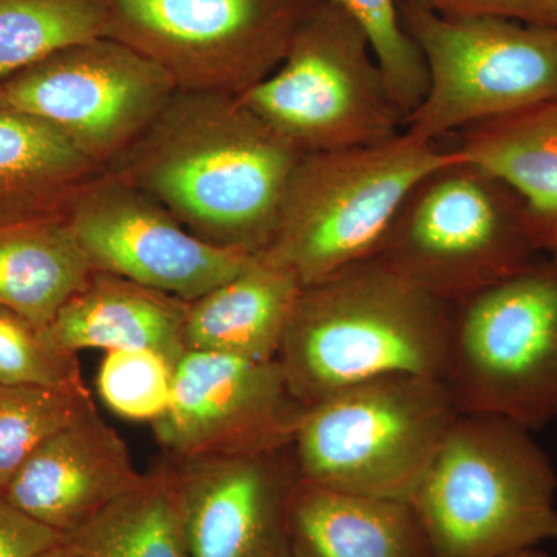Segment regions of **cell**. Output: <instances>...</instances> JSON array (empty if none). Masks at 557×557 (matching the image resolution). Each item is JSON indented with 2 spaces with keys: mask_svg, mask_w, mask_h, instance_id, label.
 Listing matches in <instances>:
<instances>
[{
  "mask_svg": "<svg viewBox=\"0 0 557 557\" xmlns=\"http://www.w3.org/2000/svg\"><path fill=\"white\" fill-rule=\"evenodd\" d=\"M302 153L236 95L175 91L109 172L163 205L215 247L270 244Z\"/></svg>",
  "mask_w": 557,
  "mask_h": 557,
  "instance_id": "1",
  "label": "cell"
},
{
  "mask_svg": "<svg viewBox=\"0 0 557 557\" xmlns=\"http://www.w3.org/2000/svg\"><path fill=\"white\" fill-rule=\"evenodd\" d=\"M454 304L372 258L300 289L277 361L306 408L366 381L443 380Z\"/></svg>",
  "mask_w": 557,
  "mask_h": 557,
  "instance_id": "2",
  "label": "cell"
},
{
  "mask_svg": "<svg viewBox=\"0 0 557 557\" xmlns=\"http://www.w3.org/2000/svg\"><path fill=\"white\" fill-rule=\"evenodd\" d=\"M556 493L530 429L458 412L410 505L432 557H508L557 541Z\"/></svg>",
  "mask_w": 557,
  "mask_h": 557,
  "instance_id": "3",
  "label": "cell"
},
{
  "mask_svg": "<svg viewBox=\"0 0 557 557\" xmlns=\"http://www.w3.org/2000/svg\"><path fill=\"white\" fill-rule=\"evenodd\" d=\"M458 156L406 131L379 145L302 156L260 252L302 287L375 258L410 190Z\"/></svg>",
  "mask_w": 557,
  "mask_h": 557,
  "instance_id": "4",
  "label": "cell"
},
{
  "mask_svg": "<svg viewBox=\"0 0 557 557\" xmlns=\"http://www.w3.org/2000/svg\"><path fill=\"white\" fill-rule=\"evenodd\" d=\"M542 255L522 197L460 152L410 190L375 258L456 306Z\"/></svg>",
  "mask_w": 557,
  "mask_h": 557,
  "instance_id": "5",
  "label": "cell"
},
{
  "mask_svg": "<svg viewBox=\"0 0 557 557\" xmlns=\"http://www.w3.org/2000/svg\"><path fill=\"white\" fill-rule=\"evenodd\" d=\"M458 410L443 380L394 375L306 409L289 453L302 482L412 500Z\"/></svg>",
  "mask_w": 557,
  "mask_h": 557,
  "instance_id": "6",
  "label": "cell"
},
{
  "mask_svg": "<svg viewBox=\"0 0 557 557\" xmlns=\"http://www.w3.org/2000/svg\"><path fill=\"white\" fill-rule=\"evenodd\" d=\"M443 383L460 413L530 429L557 417V260L537 258L454 306Z\"/></svg>",
  "mask_w": 557,
  "mask_h": 557,
  "instance_id": "7",
  "label": "cell"
},
{
  "mask_svg": "<svg viewBox=\"0 0 557 557\" xmlns=\"http://www.w3.org/2000/svg\"><path fill=\"white\" fill-rule=\"evenodd\" d=\"M302 156L379 145L405 131L368 35L322 0L270 76L239 95Z\"/></svg>",
  "mask_w": 557,
  "mask_h": 557,
  "instance_id": "8",
  "label": "cell"
},
{
  "mask_svg": "<svg viewBox=\"0 0 557 557\" xmlns=\"http://www.w3.org/2000/svg\"><path fill=\"white\" fill-rule=\"evenodd\" d=\"M428 72L405 131L438 143L557 95V25L505 17L453 20L398 0Z\"/></svg>",
  "mask_w": 557,
  "mask_h": 557,
  "instance_id": "9",
  "label": "cell"
},
{
  "mask_svg": "<svg viewBox=\"0 0 557 557\" xmlns=\"http://www.w3.org/2000/svg\"><path fill=\"white\" fill-rule=\"evenodd\" d=\"M108 38L156 62L177 90L239 95L284 61L322 0H106Z\"/></svg>",
  "mask_w": 557,
  "mask_h": 557,
  "instance_id": "10",
  "label": "cell"
},
{
  "mask_svg": "<svg viewBox=\"0 0 557 557\" xmlns=\"http://www.w3.org/2000/svg\"><path fill=\"white\" fill-rule=\"evenodd\" d=\"M175 91L156 62L120 40L98 38L0 81V106L46 121L106 171Z\"/></svg>",
  "mask_w": 557,
  "mask_h": 557,
  "instance_id": "11",
  "label": "cell"
},
{
  "mask_svg": "<svg viewBox=\"0 0 557 557\" xmlns=\"http://www.w3.org/2000/svg\"><path fill=\"white\" fill-rule=\"evenodd\" d=\"M306 409L277 359L186 350L170 406L150 424L174 460L276 453L292 446Z\"/></svg>",
  "mask_w": 557,
  "mask_h": 557,
  "instance_id": "12",
  "label": "cell"
},
{
  "mask_svg": "<svg viewBox=\"0 0 557 557\" xmlns=\"http://www.w3.org/2000/svg\"><path fill=\"white\" fill-rule=\"evenodd\" d=\"M64 218L95 270L188 302L236 276L252 256L201 240L109 171L76 194Z\"/></svg>",
  "mask_w": 557,
  "mask_h": 557,
  "instance_id": "13",
  "label": "cell"
},
{
  "mask_svg": "<svg viewBox=\"0 0 557 557\" xmlns=\"http://www.w3.org/2000/svg\"><path fill=\"white\" fill-rule=\"evenodd\" d=\"M190 557H289L292 453L174 460Z\"/></svg>",
  "mask_w": 557,
  "mask_h": 557,
  "instance_id": "14",
  "label": "cell"
},
{
  "mask_svg": "<svg viewBox=\"0 0 557 557\" xmlns=\"http://www.w3.org/2000/svg\"><path fill=\"white\" fill-rule=\"evenodd\" d=\"M143 479L124 440L94 409L40 445L2 496L62 537Z\"/></svg>",
  "mask_w": 557,
  "mask_h": 557,
  "instance_id": "15",
  "label": "cell"
},
{
  "mask_svg": "<svg viewBox=\"0 0 557 557\" xmlns=\"http://www.w3.org/2000/svg\"><path fill=\"white\" fill-rule=\"evenodd\" d=\"M302 285L262 252L207 295L189 302L185 350L274 361Z\"/></svg>",
  "mask_w": 557,
  "mask_h": 557,
  "instance_id": "16",
  "label": "cell"
},
{
  "mask_svg": "<svg viewBox=\"0 0 557 557\" xmlns=\"http://www.w3.org/2000/svg\"><path fill=\"white\" fill-rule=\"evenodd\" d=\"M289 557H432L408 502L329 490L298 479L288 518Z\"/></svg>",
  "mask_w": 557,
  "mask_h": 557,
  "instance_id": "17",
  "label": "cell"
},
{
  "mask_svg": "<svg viewBox=\"0 0 557 557\" xmlns=\"http://www.w3.org/2000/svg\"><path fill=\"white\" fill-rule=\"evenodd\" d=\"M188 307V300L95 270L47 332L73 354L83 348H150L178 361L186 351L183 329Z\"/></svg>",
  "mask_w": 557,
  "mask_h": 557,
  "instance_id": "18",
  "label": "cell"
},
{
  "mask_svg": "<svg viewBox=\"0 0 557 557\" xmlns=\"http://www.w3.org/2000/svg\"><path fill=\"white\" fill-rule=\"evenodd\" d=\"M102 172L46 121L0 106V228L64 214Z\"/></svg>",
  "mask_w": 557,
  "mask_h": 557,
  "instance_id": "19",
  "label": "cell"
},
{
  "mask_svg": "<svg viewBox=\"0 0 557 557\" xmlns=\"http://www.w3.org/2000/svg\"><path fill=\"white\" fill-rule=\"evenodd\" d=\"M458 152L522 197L544 255L557 245V95L457 134Z\"/></svg>",
  "mask_w": 557,
  "mask_h": 557,
  "instance_id": "20",
  "label": "cell"
},
{
  "mask_svg": "<svg viewBox=\"0 0 557 557\" xmlns=\"http://www.w3.org/2000/svg\"><path fill=\"white\" fill-rule=\"evenodd\" d=\"M94 271L64 214L0 228V306L40 329Z\"/></svg>",
  "mask_w": 557,
  "mask_h": 557,
  "instance_id": "21",
  "label": "cell"
},
{
  "mask_svg": "<svg viewBox=\"0 0 557 557\" xmlns=\"http://www.w3.org/2000/svg\"><path fill=\"white\" fill-rule=\"evenodd\" d=\"M61 541L81 557H190L170 461Z\"/></svg>",
  "mask_w": 557,
  "mask_h": 557,
  "instance_id": "22",
  "label": "cell"
},
{
  "mask_svg": "<svg viewBox=\"0 0 557 557\" xmlns=\"http://www.w3.org/2000/svg\"><path fill=\"white\" fill-rule=\"evenodd\" d=\"M108 35L106 0H0V81Z\"/></svg>",
  "mask_w": 557,
  "mask_h": 557,
  "instance_id": "23",
  "label": "cell"
},
{
  "mask_svg": "<svg viewBox=\"0 0 557 557\" xmlns=\"http://www.w3.org/2000/svg\"><path fill=\"white\" fill-rule=\"evenodd\" d=\"M94 409L86 384H0V494L40 445Z\"/></svg>",
  "mask_w": 557,
  "mask_h": 557,
  "instance_id": "24",
  "label": "cell"
},
{
  "mask_svg": "<svg viewBox=\"0 0 557 557\" xmlns=\"http://www.w3.org/2000/svg\"><path fill=\"white\" fill-rule=\"evenodd\" d=\"M368 35L405 123L423 100L428 72L423 57L399 17L398 0H335Z\"/></svg>",
  "mask_w": 557,
  "mask_h": 557,
  "instance_id": "25",
  "label": "cell"
},
{
  "mask_svg": "<svg viewBox=\"0 0 557 557\" xmlns=\"http://www.w3.org/2000/svg\"><path fill=\"white\" fill-rule=\"evenodd\" d=\"M177 361L150 348L106 351L98 370L102 401L120 417L153 423L170 406Z\"/></svg>",
  "mask_w": 557,
  "mask_h": 557,
  "instance_id": "26",
  "label": "cell"
},
{
  "mask_svg": "<svg viewBox=\"0 0 557 557\" xmlns=\"http://www.w3.org/2000/svg\"><path fill=\"white\" fill-rule=\"evenodd\" d=\"M0 384L81 386L78 354L58 346L47 329L0 306Z\"/></svg>",
  "mask_w": 557,
  "mask_h": 557,
  "instance_id": "27",
  "label": "cell"
},
{
  "mask_svg": "<svg viewBox=\"0 0 557 557\" xmlns=\"http://www.w3.org/2000/svg\"><path fill=\"white\" fill-rule=\"evenodd\" d=\"M453 20L505 17L528 24L557 25V0H406Z\"/></svg>",
  "mask_w": 557,
  "mask_h": 557,
  "instance_id": "28",
  "label": "cell"
},
{
  "mask_svg": "<svg viewBox=\"0 0 557 557\" xmlns=\"http://www.w3.org/2000/svg\"><path fill=\"white\" fill-rule=\"evenodd\" d=\"M60 541L57 531L28 518L0 494V557H35Z\"/></svg>",
  "mask_w": 557,
  "mask_h": 557,
  "instance_id": "29",
  "label": "cell"
},
{
  "mask_svg": "<svg viewBox=\"0 0 557 557\" xmlns=\"http://www.w3.org/2000/svg\"><path fill=\"white\" fill-rule=\"evenodd\" d=\"M35 557H81L78 553L75 552L69 544H65L64 541L58 542L53 547L44 549L39 555Z\"/></svg>",
  "mask_w": 557,
  "mask_h": 557,
  "instance_id": "30",
  "label": "cell"
},
{
  "mask_svg": "<svg viewBox=\"0 0 557 557\" xmlns=\"http://www.w3.org/2000/svg\"><path fill=\"white\" fill-rule=\"evenodd\" d=\"M508 557H547L541 549H528V552L519 553V555H512Z\"/></svg>",
  "mask_w": 557,
  "mask_h": 557,
  "instance_id": "31",
  "label": "cell"
},
{
  "mask_svg": "<svg viewBox=\"0 0 557 557\" xmlns=\"http://www.w3.org/2000/svg\"><path fill=\"white\" fill-rule=\"evenodd\" d=\"M549 258L557 260V245L555 248L552 249V251L548 252Z\"/></svg>",
  "mask_w": 557,
  "mask_h": 557,
  "instance_id": "32",
  "label": "cell"
}]
</instances>
